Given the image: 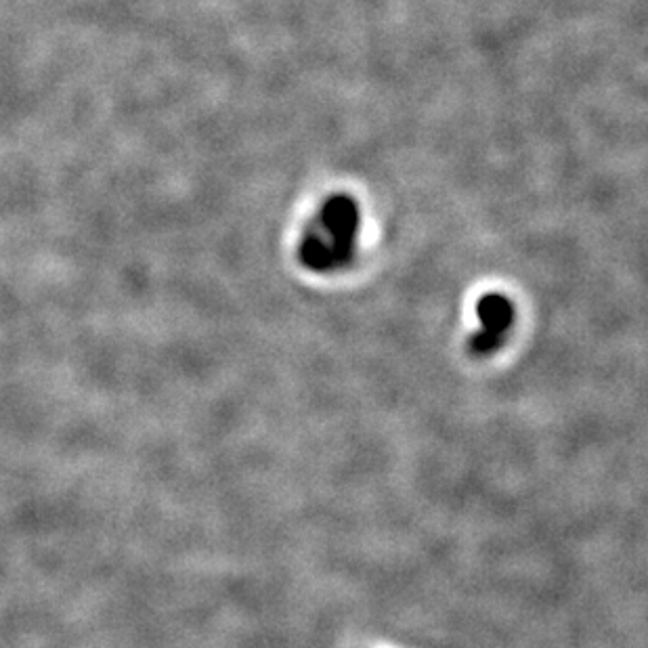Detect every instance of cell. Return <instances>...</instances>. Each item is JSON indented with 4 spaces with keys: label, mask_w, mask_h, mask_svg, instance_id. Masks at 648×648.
Listing matches in <instances>:
<instances>
[{
    "label": "cell",
    "mask_w": 648,
    "mask_h": 648,
    "mask_svg": "<svg viewBox=\"0 0 648 648\" xmlns=\"http://www.w3.org/2000/svg\"><path fill=\"white\" fill-rule=\"evenodd\" d=\"M321 225L330 237V252L334 267H344L351 263L355 252V235L359 227V212L349 196H334L321 210Z\"/></svg>",
    "instance_id": "1"
},
{
    "label": "cell",
    "mask_w": 648,
    "mask_h": 648,
    "mask_svg": "<svg viewBox=\"0 0 648 648\" xmlns=\"http://www.w3.org/2000/svg\"><path fill=\"white\" fill-rule=\"evenodd\" d=\"M481 328L470 338V353L487 357L502 347L514 323V307L504 294H485L477 305Z\"/></svg>",
    "instance_id": "2"
}]
</instances>
